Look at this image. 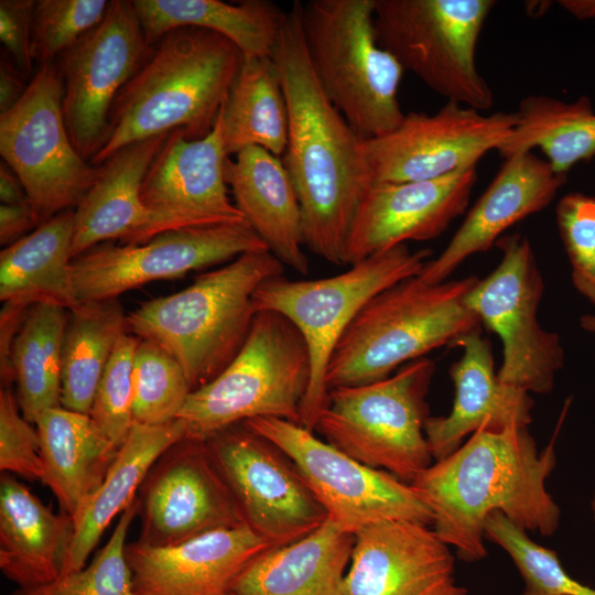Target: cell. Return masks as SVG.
<instances>
[{"label": "cell", "instance_id": "6da1fadb", "mask_svg": "<svg viewBox=\"0 0 595 595\" xmlns=\"http://www.w3.org/2000/svg\"><path fill=\"white\" fill-rule=\"evenodd\" d=\"M302 1L285 11L272 54L288 107L282 162L294 184L305 247L344 266L349 230L372 178L365 142L332 104L309 60Z\"/></svg>", "mask_w": 595, "mask_h": 595}, {"label": "cell", "instance_id": "7a4b0ae2", "mask_svg": "<svg viewBox=\"0 0 595 595\" xmlns=\"http://www.w3.org/2000/svg\"><path fill=\"white\" fill-rule=\"evenodd\" d=\"M565 402L549 444L538 451L528 428L478 430L410 484L433 515L436 534L467 563L487 555L484 526L499 511L526 531L544 537L559 528L561 510L547 489Z\"/></svg>", "mask_w": 595, "mask_h": 595}, {"label": "cell", "instance_id": "3957f363", "mask_svg": "<svg viewBox=\"0 0 595 595\" xmlns=\"http://www.w3.org/2000/svg\"><path fill=\"white\" fill-rule=\"evenodd\" d=\"M242 61L231 41L209 30L163 35L117 95L106 143L90 163L99 166L127 144L178 128L191 140L208 136Z\"/></svg>", "mask_w": 595, "mask_h": 595}, {"label": "cell", "instance_id": "277c9868", "mask_svg": "<svg viewBox=\"0 0 595 595\" xmlns=\"http://www.w3.org/2000/svg\"><path fill=\"white\" fill-rule=\"evenodd\" d=\"M284 264L270 251L247 252L201 274L184 290L127 315V332L156 343L182 367L193 390L221 372L244 346L257 314L253 295Z\"/></svg>", "mask_w": 595, "mask_h": 595}, {"label": "cell", "instance_id": "5b68a950", "mask_svg": "<svg viewBox=\"0 0 595 595\" xmlns=\"http://www.w3.org/2000/svg\"><path fill=\"white\" fill-rule=\"evenodd\" d=\"M477 280L426 284L413 277L375 295L337 343L327 365V389L379 381L479 329V318L465 303Z\"/></svg>", "mask_w": 595, "mask_h": 595}, {"label": "cell", "instance_id": "8992f818", "mask_svg": "<svg viewBox=\"0 0 595 595\" xmlns=\"http://www.w3.org/2000/svg\"><path fill=\"white\" fill-rule=\"evenodd\" d=\"M376 0L302 1L309 60L327 98L365 140L402 121L398 89L403 67L378 43Z\"/></svg>", "mask_w": 595, "mask_h": 595}, {"label": "cell", "instance_id": "52a82bcc", "mask_svg": "<svg viewBox=\"0 0 595 595\" xmlns=\"http://www.w3.org/2000/svg\"><path fill=\"white\" fill-rule=\"evenodd\" d=\"M310 379L311 357L299 329L280 313L258 311L239 353L191 391L177 419L197 440L256 418L300 424Z\"/></svg>", "mask_w": 595, "mask_h": 595}, {"label": "cell", "instance_id": "ba28073f", "mask_svg": "<svg viewBox=\"0 0 595 595\" xmlns=\"http://www.w3.org/2000/svg\"><path fill=\"white\" fill-rule=\"evenodd\" d=\"M434 370L423 357L379 381L332 388L314 430L356 461L411 484L433 459L424 428Z\"/></svg>", "mask_w": 595, "mask_h": 595}, {"label": "cell", "instance_id": "9c48e42d", "mask_svg": "<svg viewBox=\"0 0 595 595\" xmlns=\"http://www.w3.org/2000/svg\"><path fill=\"white\" fill-rule=\"evenodd\" d=\"M431 255L430 249L411 251L402 244L353 263L333 277L290 280L279 275L256 290V311H273L285 316L309 348L311 379L301 408V426L314 431L327 400L329 358L359 311L381 291L416 277Z\"/></svg>", "mask_w": 595, "mask_h": 595}, {"label": "cell", "instance_id": "30bf717a", "mask_svg": "<svg viewBox=\"0 0 595 595\" xmlns=\"http://www.w3.org/2000/svg\"><path fill=\"white\" fill-rule=\"evenodd\" d=\"M491 0H376L378 43L404 71L447 99L479 111L494 94L476 66V46Z\"/></svg>", "mask_w": 595, "mask_h": 595}, {"label": "cell", "instance_id": "8fae6325", "mask_svg": "<svg viewBox=\"0 0 595 595\" xmlns=\"http://www.w3.org/2000/svg\"><path fill=\"white\" fill-rule=\"evenodd\" d=\"M63 78L41 65L21 99L0 115V154L22 183L37 225L76 207L99 166L75 149L63 113Z\"/></svg>", "mask_w": 595, "mask_h": 595}, {"label": "cell", "instance_id": "7c38bea8", "mask_svg": "<svg viewBox=\"0 0 595 595\" xmlns=\"http://www.w3.org/2000/svg\"><path fill=\"white\" fill-rule=\"evenodd\" d=\"M281 450L295 465L328 519L355 534L391 520L433 524V515L410 484L369 467L300 424L256 418L242 422Z\"/></svg>", "mask_w": 595, "mask_h": 595}, {"label": "cell", "instance_id": "4fadbf2b", "mask_svg": "<svg viewBox=\"0 0 595 595\" xmlns=\"http://www.w3.org/2000/svg\"><path fill=\"white\" fill-rule=\"evenodd\" d=\"M497 244L502 250L499 264L476 281L465 303L501 339L500 381L529 393H549L565 355L559 335L543 329L538 321L542 275L526 237L515 234Z\"/></svg>", "mask_w": 595, "mask_h": 595}, {"label": "cell", "instance_id": "5bb4252c", "mask_svg": "<svg viewBox=\"0 0 595 595\" xmlns=\"http://www.w3.org/2000/svg\"><path fill=\"white\" fill-rule=\"evenodd\" d=\"M204 441L244 523L272 547L292 543L328 519L292 461L244 423Z\"/></svg>", "mask_w": 595, "mask_h": 595}, {"label": "cell", "instance_id": "9a60e30c", "mask_svg": "<svg viewBox=\"0 0 595 595\" xmlns=\"http://www.w3.org/2000/svg\"><path fill=\"white\" fill-rule=\"evenodd\" d=\"M269 251L247 220L166 230L139 245L104 242L73 259L78 302L118 299L143 284L170 280L253 251Z\"/></svg>", "mask_w": 595, "mask_h": 595}, {"label": "cell", "instance_id": "2e32d148", "mask_svg": "<svg viewBox=\"0 0 595 595\" xmlns=\"http://www.w3.org/2000/svg\"><path fill=\"white\" fill-rule=\"evenodd\" d=\"M152 48L132 1L115 0L100 23L62 55L65 125L85 160L106 143L112 104Z\"/></svg>", "mask_w": 595, "mask_h": 595}, {"label": "cell", "instance_id": "e0dca14e", "mask_svg": "<svg viewBox=\"0 0 595 595\" xmlns=\"http://www.w3.org/2000/svg\"><path fill=\"white\" fill-rule=\"evenodd\" d=\"M516 121L515 112L484 115L454 101L433 115L409 112L389 133L366 140L372 183L432 180L476 166L505 144Z\"/></svg>", "mask_w": 595, "mask_h": 595}, {"label": "cell", "instance_id": "ac0fdd59", "mask_svg": "<svg viewBox=\"0 0 595 595\" xmlns=\"http://www.w3.org/2000/svg\"><path fill=\"white\" fill-rule=\"evenodd\" d=\"M139 542L174 545L245 524L204 440L185 436L153 465L140 487Z\"/></svg>", "mask_w": 595, "mask_h": 595}, {"label": "cell", "instance_id": "d6986e66", "mask_svg": "<svg viewBox=\"0 0 595 595\" xmlns=\"http://www.w3.org/2000/svg\"><path fill=\"white\" fill-rule=\"evenodd\" d=\"M476 180V166H472L432 180L372 183L349 230L346 264L408 240L440 236L465 212Z\"/></svg>", "mask_w": 595, "mask_h": 595}, {"label": "cell", "instance_id": "ffe728a7", "mask_svg": "<svg viewBox=\"0 0 595 595\" xmlns=\"http://www.w3.org/2000/svg\"><path fill=\"white\" fill-rule=\"evenodd\" d=\"M430 527L391 520L356 532L344 595H470L456 582L450 545Z\"/></svg>", "mask_w": 595, "mask_h": 595}, {"label": "cell", "instance_id": "44dd1931", "mask_svg": "<svg viewBox=\"0 0 595 595\" xmlns=\"http://www.w3.org/2000/svg\"><path fill=\"white\" fill-rule=\"evenodd\" d=\"M227 158L218 119L203 139L191 140L181 128L172 130L143 178V203L181 227L246 220L228 193Z\"/></svg>", "mask_w": 595, "mask_h": 595}, {"label": "cell", "instance_id": "7402d4cb", "mask_svg": "<svg viewBox=\"0 0 595 595\" xmlns=\"http://www.w3.org/2000/svg\"><path fill=\"white\" fill-rule=\"evenodd\" d=\"M169 133L127 144L99 165L97 181L74 209L73 259L109 240L139 245L183 228L141 198L145 173Z\"/></svg>", "mask_w": 595, "mask_h": 595}, {"label": "cell", "instance_id": "603a6c76", "mask_svg": "<svg viewBox=\"0 0 595 595\" xmlns=\"http://www.w3.org/2000/svg\"><path fill=\"white\" fill-rule=\"evenodd\" d=\"M270 548L241 524L169 547L127 543L126 558L139 595H223L241 570Z\"/></svg>", "mask_w": 595, "mask_h": 595}, {"label": "cell", "instance_id": "cb8c5ba5", "mask_svg": "<svg viewBox=\"0 0 595 595\" xmlns=\"http://www.w3.org/2000/svg\"><path fill=\"white\" fill-rule=\"evenodd\" d=\"M505 160L446 248L416 275L421 282L446 281L465 259L487 251L509 227L547 207L565 183L564 174L554 172L532 152Z\"/></svg>", "mask_w": 595, "mask_h": 595}, {"label": "cell", "instance_id": "d4e9b609", "mask_svg": "<svg viewBox=\"0 0 595 595\" xmlns=\"http://www.w3.org/2000/svg\"><path fill=\"white\" fill-rule=\"evenodd\" d=\"M455 346L463 348V355L450 369L454 385L452 410L444 416H430L424 428L435 461L452 454L466 435L478 430L528 428L532 421V397L500 381L490 345L479 329L462 336Z\"/></svg>", "mask_w": 595, "mask_h": 595}, {"label": "cell", "instance_id": "484cf974", "mask_svg": "<svg viewBox=\"0 0 595 595\" xmlns=\"http://www.w3.org/2000/svg\"><path fill=\"white\" fill-rule=\"evenodd\" d=\"M225 178L235 205L269 251L284 266L307 274L302 210L282 160L263 148L249 147L227 158Z\"/></svg>", "mask_w": 595, "mask_h": 595}, {"label": "cell", "instance_id": "4316f807", "mask_svg": "<svg viewBox=\"0 0 595 595\" xmlns=\"http://www.w3.org/2000/svg\"><path fill=\"white\" fill-rule=\"evenodd\" d=\"M75 534L74 519L55 513L11 474L0 479V569L18 587L64 574Z\"/></svg>", "mask_w": 595, "mask_h": 595}, {"label": "cell", "instance_id": "83f0119b", "mask_svg": "<svg viewBox=\"0 0 595 595\" xmlns=\"http://www.w3.org/2000/svg\"><path fill=\"white\" fill-rule=\"evenodd\" d=\"M355 537L331 519L310 534L252 559L231 595H344Z\"/></svg>", "mask_w": 595, "mask_h": 595}, {"label": "cell", "instance_id": "f1b7e54d", "mask_svg": "<svg viewBox=\"0 0 595 595\" xmlns=\"http://www.w3.org/2000/svg\"><path fill=\"white\" fill-rule=\"evenodd\" d=\"M43 461L42 483L74 521L102 483L119 447L89 414L57 407L35 421Z\"/></svg>", "mask_w": 595, "mask_h": 595}, {"label": "cell", "instance_id": "f546056e", "mask_svg": "<svg viewBox=\"0 0 595 595\" xmlns=\"http://www.w3.org/2000/svg\"><path fill=\"white\" fill-rule=\"evenodd\" d=\"M74 209L39 225L0 253L2 309L25 313L36 303H77L72 273Z\"/></svg>", "mask_w": 595, "mask_h": 595}, {"label": "cell", "instance_id": "4dcf8cb0", "mask_svg": "<svg viewBox=\"0 0 595 595\" xmlns=\"http://www.w3.org/2000/svg\"><path fill=\"white\" fill-rule=\"evenodd\" d=\"M186 435V425L180 419L163 425L133 423L102 483L75 520L74 540L64 574L86 565L112 519L137 498V490L153 465Z\"/></svg>", "mask_w": 595, "mask_h": 595}, {"label": "cell", "instance_id": "1f68e13d", "mask_svg": "<svg viewBox=\"0 0 595 595\" xmlns=\"http://www.w3.org/2000/svg\"><path fill=\"white\" fill-rule=\"evenodd\" d=\"M147 42L153 46L178 28H199L231 41L244 58L272 57L285 11L269 0H132Z\"/></svg>", "mask_w": 595, "mask_h": 595}, {"label": "cell", "instance_id": "d6a6232c", "mask_svg": "<svg viewBox=\"0 0 595 595\" xmlns=\"http://www.w3.org/2000/svg\"><path fill=\"white\" fill-rule=\"evenodd\" d=\"M217 119L227 156L249 147L283 156L288 107L272 57L244 58Z\"/></svg>", "mask_w": 595, "mask_h": 595}, {"label": "cell", "instance_id": "836d02e7", "mask_svg": "<svg viewBox=\"0 0 595 595\" xmlns=\"http://www.w3.org/2000/svg\"><path fill=\"white\" fill-rule=\"evenodd\" d=\"M513 130L498 150L504 159L539 148L559 174L595 155V111L581 96L567 102L532 95L519 102Z\"/></svg>", "mask_w": 595, "mask_h": 595}, {"label": "cell", "instance_id": "e575fe53", "mask_svg": "<svg viewBox=\"0 0 595 595\" xmlns=\"http://www.w3.org/2000/svg\"><path fill=\"white\" fill-rule=\"evenodd\" d=\"M67 311L53 303L31 305L11 345L10 364L18 383L19 407L33 424L44 411L62 407Z\"/></svg>", "mask_w": 595, "mask_h": 595}, {"label": "cell", "instance_id": "d590c367", "mask_svg": "<svg viewBox=\"0 0 595 595\" xmlns=\"http://www.w3.org/2000/svg\"><path fill=\"white\" fill-rule=\"evenodd\" d=\"M127 333L118 299L78 302L68 310L63 345L62 407L89 414L110 355Z\"/></svg>", "mask_w": 595, "mask_h": 595}, {"label": "cell", "instance_id": "8d00e7d4", "mask_svg": "<svg viewBox=\"0 0 595 595\" xmlns=\"http://www.w3.org/2000/svg\"><path fill=\"white\" fill-rule=\"evenodd\" d=\"M133 420L163 425L177 419L192 389L180 364L161 346L140 339L133 360Z\"/></svg>", "mask_w": 595, "mask_h": 595}, {"label": "cell", "instance_id": "74e56055", "mask_svg": "<svg viewBox=\"0 0 595 595\" xmlns=\"http://www.w3.org/2000/svg\"><path fill=\"white\" fill-rule=\"evenodd\" d=\"M484 536L511 558L524 583L520 595H595V588L569 575L555 551L532 541L504 513L488 516Z\"/></svg>", "mask_w": 595, "mask_h": 595}, {"label": "cell", "instance_id": "f35d334b", "mask_svg": "<svg viewBox=\"0 0 595 595\" xmlns=\"http://www.w3.org/2000/svg\"><path fill=\"white\" fill-rule=\"evenodd\" d=\"M138 508L136 498L89 564L47 584L18 587L10 595H139L126 558L127 536Z\"/></svg>", "mask_w": 595, "mask_h": 595}, {"label": "cell", "instance_id": "ab89813d", "mask_svg": "<svg viewBox=\"0 0 595 595\" xmlns=\"http://www.w3.org/2000/svg\"><path fill=\"white\" fill-rule=\"evenodd\" d=\"M140 338L125 333L117 342L98 382L90 418L117 447L127 440L134 420L133 360Z\"/></svg>", "mask_w": 595, "mask_h": 595}, {"label": "cell", "instance_id": "60d3db41", "mask_svg": "<svg viewBox=\"0 0 595 595\" xmlns=\"http://www.w3.org/2000/svg\"><path fill=\"white\" fill-rule=\"evenodd\" d=\"M110 1L39 0L32 31V57L41 65L53 63L104 19Z\"/></svg>", "mask_w": 595, "mask_h": 595}, {"label": "cell", "instance_id": "b9f144b4", "mask_svg": "<svg viewBox=\"0 0 595 595\" xmlns=\"http://www.w3.org/2000/svg\"><path fill=\"white\" fill-rule=\"evenodd\" d=\"M555 213L573 285L595 305V197L567 194L558 203Z\"/></svg>", "mask_w": 595, "mask_h": 595}, {"label": "cell", "instance_id": "7bdbcfd3", "mask_svg": "<svg viewBox=\"0 0 595 595\" xmlns=\"http://www.w3.org/2000/svg\"><path fill=\"white\" fill-rule=\"evenodd\" d=\"M9 386L0 391V469L28 480L43 477L41 443L36 429L23 416Z\"/></svg>", "mask_w": 595, "mask_h": 595}, {"label": "cell", "instance_id": "ee69618b", "mask_svg": "<svg viewBox=\"0 0 595 595\" xmlns=\"http://www.w3.org/2000/svg\"><path fill=\"white\" fill-rule=\"evenodd\" d=\"M35 3L34 0L0 1V41L25 77H33L32 31Z\"/></svg>", "mask_w": 595, "mask_h": 595}, {"label": "cell", "instance_id": "f6af8a7d", "mask_svg": "<svg viewBox=\"0 0 595 595\" xmlns=\"http://www.w3.org/2000/svg\"><path fill=\"white\" fill-rule=\"evenodd\" d=\"M30 201L19 204L0 205V244L10 246L37 227Z\"/></svg>", "mask_w": 595, "mask_h": 595}, {"label": "cell", "instance_id": "bcb514c9", "mask_svg": "<svg viewBox=\"0 0 595 595\" xmlns=\"http://www.w3.org/2000/svg\"><path fill=\"white\" fill-rule=\"evenodd\" d=\"M24 75L6 56L0 60V115L9 111L23 96L28 85Z\"/></svg>", "mask_w": 595, "mask_h": 595}, {"label": "cell", "instance_id": "7dc6e473", "mask_svg": "<svg viewBox=\"0 0 595 595\" xmlns=\"http://www.w3.org/2000/svg\"><path fill=\"white\" fill-rule=\"evenodd\" d=\"M0 199L4 205L29 201L19 177L4 162L0 164Z\"/></svg>", "mask_w": 595, "mask_h": 595}, {"label": "cell", "instance_id": "c3c4849f", "mask_svg": "<svg viewBox=\"0 0 595 595\" xmlns=\"http://www.w3.org/2000/svg\"><path fill=\"white\" fill-rule=\"evenodd\" d=\"M558 3L578 20L595 19V0H560Z\"/></svg>", "mask_w": 595, "mask_h": 595}, {"label": "cell", "instance_id": "681fc988", "mask_svg": "<svg viewBox=\"0 0 595 595\" xmlns=\"http://www.w3.org/2000/svg\"><path fill=\"white\" fill-rule=\"evenodd\" d=\"M580 325L584 331L595 334V314H585L581 316Z\"/></svg>", "mask_w": 595, "mask_h": 595}, {"label": "cell", "instance_id": "f907efd6", "mask_svg": "<svg viewBox=\"0 0 595 595\" xmlns=\"http://www.w3.org/2000/svg\"><path fill=\"white\" fill-rule=\"evenodd\" d=\"M591 509H592V513H593V518H594V521H595V493L592 497V500H591Z\"/></svg>", "mask_w": 595, "mask_h": 595}, {"label": "cell", "instance_id": "816d5d0a", "mask_svg": "<svg viewBox=\"0 0 595 595\" xmlns=\"http://www.w3.org/2000/svg\"><path fill=\"white\" fill-rule=\"evenodd\" d=\"M223 595H231V594H229V593L227 592V593H225V594H223Z\"/></svg>", "mask_w": 595, "mask_h": 595}]
</instances>
